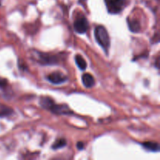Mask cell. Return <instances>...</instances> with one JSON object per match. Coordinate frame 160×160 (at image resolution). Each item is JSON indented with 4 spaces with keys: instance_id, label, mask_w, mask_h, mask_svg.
<instances>
[{
    "instance_id": "cell-1",
    "label": "cell",
    "mask_w": 160,
    "mask_h": 160,
    "mask_svg": "<svg viewBox=\"0 0 160 160\" xmlns=\"http://www.w3.org/2000/svg\"><path fill=\"white\" fill-rule=\"evenodd\" d=\"M40 105L42 108L51 111L56 115H70L73 113L67 105H57L49 97H42L40 98Z\"/></svg>"
},
{
    "instance_id": "cell-2",
    "label": "cell",
    "mask_w": 160,
    "mask_h": 160,
    "mask_svg": "<svg viewBox=\"0 0 160 160\" xmlns=\"http://www.w3.org/2000/svg\"><path fill=\"white\" fill-rule=\"evenodd\" d=\"M31 59L42 66L56 65L59 62V58L56 55H51L49 53L41 52L37 50L31 52Z\"/></svg>"
},
{
    "instance_id": "cell-3",
    "label": "cell",
    "mask_w": 160,
    "mask_h": 160,
    "mask_svg": "<svg viewBox=\"0 0 160 160\" xmlns=\"http://www.w3.org/2000/svg\"><path fill=\"white\" fill-rule=\"evenodd\" d=\"M95 37L98 45L108 52L109 46H110V38L107 30L103 26H97L95 29Z\"/></svg>"
},
{
    "instance_id": "cell-4",
    "label": "cell",
    "mask_w": 160,
    "mask_h": 160,
    "mask_svg": "<svg viewBox=\"0 0 160 160\" xmlns=\"http://www.w3.org/2000/svg\"><path fill=\"white\" fill-rule=\"evenodd\" d=\"M88 27V21L87 18L84 16H80V17H77L74 23H73L74 30L79 34H84V33L87 32Z\"/></svg>"
},
{
    "instance_id": "cell-5",
    "label": "cell",
    "mask_w": 160,
    "mask_h": 160,
    "mask_svg": "<svg viewBox=\"0 0 160 160\" xmlns=\"http://www.w3.org/2000/svg\"><path fill=\"white\" fill-rule=\"evenodd\" d=\"M108 10L111 13H119L125 6V0H106Z\"/></svg>"
},
{
    "instance_id": "cell-6",
    "label": "cell",
    "mask_w": 160,
    "mask_h": 160,
    "mask_svg": "<svg viewBox=\"0 0 160 160\" xmlns=\"http://www.w3.org/2000/svg\"><path fill=\"white\" fill-rule=\"evenodd\" d=\"M47 80L53 84H61L67 81V77L61 72H53L46 77Z\"/></svg>"
},
{
    "instance_id": "cell-7",
    "label": "cell",
    "mask_w": 160,
    "mask_h": 160,
    "mask_svg": "<svg viewBox=\"0 0 160 160\" xmlns=\"http://www.w3.org/2000/svg\"><path fill=\"white\" fill-rule=\"evenodd\" d=\"M82 82H83V84L84 85V87L88 88L93 87L95 84V78H94V77L92 76V74H90V73H88L83 74Z\"/></svg>"
},
{
    "instance_id": "cell-8",
    "label": "cell",
    "mask_w": 160,
    "mask_h": 160,
    "mask_svg": "<svg viewBox=\"0 0 160 160\" xmlns=\"http://www.w3.org/2000/svg\"><path fill=\"white\" fill-rule=\"evenodd\" d=\"M128 24L129 27L130 31L132 32L138 33L141 30V24L137 20H131V19H128Z\"/></svg>"
},
{
    "instance_id": "cell-9",
    "label": "cell",
    "mask_w": 160,
    "mask_h": 160,
    "mask_svg": "<svg viewBox=\"0 0 160 160\" xmlns=\"http://www.w3.org/2000/svg\"><path fill=\"white\" fill-rule=\"evenodd\" d=\"M142 146L145 148V149L148 150L151 152H159V145L157 142H145L142 144Z\"/></svg>"
},
{
    "instance_id": "cell-10",
    "label": "cell",
    "mask_w": 160,
    "mask_h": 160,
    "mask_svg": "<svg viewBox=\"0 0 160 160\" xmlns=\"http://www.w3.org/2000/svg\"><path fill=\"white\" fill-rule=\"evenodd\" d=\"M12 114H13V110L12 108L6 106V105L0 104V118L9 117Z\"/></svg>"
},
{
    "instance_id": "cell-11",
    "label": "cell",
    "mask_w": 160,
    "mask_h": 160,
    "mask_svg": "<svg viewBox=\"0 0 160 160\" xmlns=\"http://www.w3.org/2000/svg\"><path fill=\"white\" fill-rule=\"evenodd\" d=\"M75 62L78 65V68L81 70H84L87 68V62H86L85 59L83 58L82 56L78 54L75 56Z\"/></svg>"
},
{
    "instance_id": "cell-12",
    "label": "cell",
    "mask_w": 160,
    "mask_h": 160,
    "mask_svg": "<svg viewBox=\"0 0 160 160\" xmlns=\"http://www.w3.org/2000/svg\"><path fill=\"white\" fill-rule=\"evenodd\" d=\"M66 145H67V141L64 138H59L58 140H56V142L52 145V148L54 150L59 149V148L66 146Z\"/></svg>"
},
{
    "instance_id": "cell-13",
    "label": "cell",
    "mask_w": 160,
    "mask_h": 160,
    "mask_svg": "<svg viewBox=\"0 0 160 160\" xmlns=\"http://www.w3.org/2000/svg\"><path fill=\"white\" fill-rule=\"evenodd\" d=\"M8 85V81H6V79H2L0 80V88L4 89L7 87Z\"/></svg>"
},
{
    "instance_id": "cell-14",
    "label": "cell",
    "mask_w": 160,
    "mask_h": 160,
    "mask_svg": "<svg viewBox=\"0 0 160 160\" xmlns=\"http://www.w3.org/2000/svg\"><path fill=\"white\" fill-rule=\"evenodd\" d=\"M84 144L83 143V142H78V144H77V148H78V150H82L83 148H84Z\"/></svg>"
},
{
    "instance_id": "cell-15",
    "label": "cell",
    "mask_w": 160,
    "mask_h": 160,
    "mask_svg": "<svg viewBox=\"0 0 160 160\" xmlns=\"http://www.w3.org/2000/svg\"><path fill=\"white\" fill-rule=\"evenodd\" d=\"M1 2H2V0H0V6H1Z\"/></svg>"
}]
</instances>
